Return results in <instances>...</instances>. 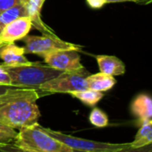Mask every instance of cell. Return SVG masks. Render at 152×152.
Returning a JSON list of instances; mask_svg holds the SVG:
<instances>
[{
	"label": "cell",
	"instance_id": "1",
	"mask_svg": "<svg viewBox=\"0 0 152 152\" xmlns=\"http://www.w3.org/2000/svg\"><path fill=\"white\" fill-rule=\"evenodd\" d=\"M39 97L34 89L8 88L0 94V123L15 130L37 124L41 115L37 105Z\"/></svg>",
	"mask_w": 152,
	"mask_h": 152
},
{
	"label": "cell",
	"instance_id": "2",
	"mask_svg": "<svg viewBox=\"0 0 152 152\" xmlns=\"http://www.w3.org/2000/svg\"><path fill=\"white\" fill-rule=\"evenodd\" d=\"M11 78V86L16 88L34 89L39 91V87L48 81L56 77L62 72L41 63H31L30 64L18 66H5Z\"/></svg>",
	"mask_w": 152,
	"mask_h": 152
},
{
	"label": "cell",
	"instance_id": "3",
	"mask_svg": "<svg viewBox=\"0 0 152 152\" xmlns=\"http://www.w3.org/2000/svg\"><path fill=\"white\" fill-rule=\"evenodd\" d=\"M13 142L31 152H70L72 150L48 134L39 123L20 129Z\"/></svg>",
	"mask_w": 152,
	"mask_h": 152
},
{
	"label": "cell",
	"instance_id": "4",
	"mask_svg": "<svg viewBox=\"0 0 152 152\" xmlns=\"http://www.w3.org/2000/svg\"><path fill=\"white\" fill-rule=\"evenodd\" d=\"M90 72L83 68L77 71L62 72L56 77L48 81L39 87V91L51 93H72L89 89L87 85V77Z\"/></svg>",
	"mask_w": 152,
	"mask_h": 152
},
{
	"label": "cell",
	"instance_id": "5",
	"mask_svg": "<svg viewBox=\"0 0 152 152\" xmlns=\"http://www.w3.org/2000/svg\"><path fill=\"white\" fill-rule=\"evenodd\" d=\"M46 132L53 138L66 145L72 150L82 152H116L131 146V143H107L74 137L58 131L45 128Z\"/></svg>",
	"mask_w": 152,
	"mask_h": 152
},
{
	"label": "cell",
	"instance_id": "6",
	"mask_svg": "<svg viewBox=\"0 0 152 152\" xmlns=\"http://www.w3.org/2000/svg\"><path fill=\"white\" fill-rule=\"evenodd\" d=\"M23 41L25 44V47H23L25 54H34L41 57H43L48 53L57 50L72 49L79 51L81 49L80 46L64 41L58 38L56 34H43L42 36L27 35L23 39Z\"/></svg>",
	"mask_w": 152,
	"mask_h": 152
},
{
	"label": "cell",
	"instance_id": "7",
	"mask_svg": "<svg viewBox=\"0 0 152 152\" xmlns=\"http://www.w3.org/2000/svg\"><path fill=\"white\" fill-rule=\"evenodd\" d=\"M43 58L46 64L61 72L77 71L84 68L81 62V56L76 50H57L47 54Z\"/></svg>",
	"mask_w": 152,
	"mask_h": 152
},
{
	"label": "cell",
	"instance_id": "8",
	"mask_svg": "<svg viewBox=\"0 0 152 152\" xmlns=\"http://www.w3.org/2000/svg\"><path fill=\"white\" fill-rule=\"evenodd\" d=\"M32 28V23L29 16L19 17L8 23L0 34V39L5 44L13 43L23 39Z\"/></svg>",
	"mask_w": 152,
	"mask_h": 152
},
{
	"label": "cell",
	"instance_id": "9",
	"mask_svg": "<svg viewBox=\"0 0 152 152\" xmlns=\"http://www.w3.org/2000/svg\"><path fill=\"white\" fill-rule=\"evenodd\" d=\"M0 58L5 66H18L30 64L31 62L25 56L24 48L13 43H7L0 48Z\"/></svg>",
	"mask_w": 152,
	"mask_h": 152
},
{
	"label": "cell",
	"instance_id": "10",
	"mask_svg": "<svg viewBox=\"0 0 152 152\" xmlns=\"http://www.w3.org/2000/svg\"><path fill=\"white\" fill-rule=\"evenodd\" d=\"M130 108L140 124L152 119V97L148 94H139L132 101Z\"/></svg>",
	"mask_w": 152,
	"mask_h": 152
},
{
	"label": "cell",
	"instance_id": "11",
	"mask_svg": "<svg viewBox=\"0 0 152 152\" xmlns=\"http://www.w3.org/2000/svg\"><path fill=\"white\" fill-rule=\"evenodd\" d=\"M45 0H29L26 4L27 7V16L31 20L32 26L38 31L47 35H54L55 32L41 20L40 13Z\"/></svg>",
	"mask_w": 152,
	"mask_h": 152
},
{
	"label": "cell",
	"instance_id": "12",
	"mask_svg": "<svg viewBox=\"0 0 152 152\" xmlns=\"http://www.w3.org/2000/svg\"><path fill=\"white\" fill-rule=\"evenodd\" d=\"M96 60L99 71L103 73L118 76L123 75L125 72V65L124 62L115 56H96Z\"/></svg>",
	"mask_w": 152,
	"mask_h": 152
},
{
	"label": "cell",
	"instance_id": "13",
	"mask_svg": "<svg viewBox=\"0 0 152 152\" xmlns=\"http://www.w3.org/2000/svg\"><path fill=\"white\" fill-rule=\"evenodd\" d=\"M86 81L89 89L101 92L111 90L116 83V80L114 76L103 73L101 72L95 74H90Z\"/></svg>",
	"mask_w": 152,
	"mask_h": 152
},
{
	"label": "cell",
	"instance_id": "14",
	"mask_svg": "<svg viewBox=\"0 0 152 152\" xmlns=\"http://www.w3.org/2000/svg\"><path fill=\"white\" fill-rule=\"evenodd\" d=\"M22 16H27L26 5L16 6L0 13V34L8 23Z\"/></svg>",
	"mask_w": 152,
	"mask_h": 152
},
{
	"label": "cell",
	"instance_id": "15",
	"mask_svg": "<svg viewBox=\"0 0 152 152\" xmlns=\"http://www.w3.org/2000/svg\"><path fill=\"white\" fill-rule=\"evenodd\" d=\"M150 142H152V119L140 124V127L138 130L133 141L131 142V146L137 148Z\"/></svg>",
	"mask_w": 152,
	"mask_h": 152
},
{
	"label": "cell",
	"instance_id": "16",
	"mask_svg": "<svg viewBox=\"0 0 152 152\" xmlns=\"http://www.w3.org/2000/svg\"><path fill=\"white\" fill-rule=\"evenodd\" d=\"M73 98L79 99L82 103L88 107H94L97 105L104 97L103 92L101 91H97L94 90L87 89L84 91H74L70 93Z\"/></svg>",
	"mask_w": 152,
	"mask_h": 152
},
{
	"label": "cell",
	"instance_id": "17",
	"mask_svg": "<svg viewBox=\"0 0 152 152\" xmlns=\"http://www.w3.org/2000/svg\"><path fill=\"white\" fill-rule=\"evenodd\" d=\"M89 119H90L91 124L98 128L107 127L109 123L107 115L99 107H94L91 110Z\"/></svg>",
	"mask_w": 152,
	"mask_h": 152
},
{
	"label": "cell",
	"instance_id": "18",
	"mask_svg": "<svg viewBox=\"0 0 152 152\" xmlns=\"http://www.w3.org/2000/svg\"><path fill=\"white\" fill-rule=\"evenodd\" d=\"M17 132L15 129L0 123V143L12 142L15 139Z\"/></svg>",
	"mask_w": 152,
	"mask_h": 152
},
{
	"label": "cell",
	"instance_id": "19",
	"mask_svg": "<svg viewBox=\"0 0 152 152\" xmlns=\"http://www.w3.org/2000/svg\"><path fill=\"white\" fill-rule=\"evenodd\" d=\"M29 0H0V13L11 7L26 5Z\"/></svg>",
	"mask_w": 152,
	"mask_h": 152
},
{
	"label": "cell",
	"instance_id": "20",
	"mask_svg": "<svg viewBox=\"0 0 152 152\" xmlns=\"http://www.w3.org/2000/svg\"><path fill=\"white\" fill-rule=\"evenodd\" d=\"M0 152H31V151L15 145L12 141L7 143H0Z\"/></svg>",
	"mask_w": 152,
	"mask_h": 152
},
{
	"label": "cell",
	"instance_id": "21",
	"mask_svg": "<svg viewBox=\"0 0 152 152\" xmlns=\"http://www.w3.org/2000/svg\"><path fill=\"white\" fill-rule=\"evenodd\" d=\"M116 152H152V142H150L147 145L141 146V147H137V148L129 146V147L120 149Z\"/></svg>",
	"mask_w": 152,
	"mask_h": 152
},
{
	"label": "cell",
	"instance_id": "22",
	"mask_svg": "<svg viewBox=\"0 0 152 152\" xmlns=\"http://www.w3.org/2000/svg\"><path fill=\"white\" fill-rule=\"evenodd\" d=\"M0 85L11 86V78L2 64H0Z\"/></svg>",
	"mask_w": 152,
	"mask_h": 152
},
{
	"label": "cell",
	"instance_id": "23",
	"mask_svg": "<svg viewBox=\"0 0 152 152\" xmlns=\"http://www.w3.org/2000/svg\"><path fill=\"white\" fill-rule=\"evenodd\" d=\"M86 1L88 6L93 9H99L107 4L106 0H86Z\"/></svg>",
	"mask_w": 152,
	"mask_h": 152
},
{
	"label": "cell",
	"instance_id": "24",
	"mask_svg": "<svg viewBox=\"0 0 152 152\" xmlns=\"http://www.w3.org/2000/svg\"><path fill=\"white\" fill-rule=\"evenodd\" d=\"M107 4H111V3H124V2H133L136 3V0H106Z\"/></svg>",
	"mask_w": 152,
	"mask_h": 152
},
{
	"label": "cell",
	"instance_id": "25",
	"mask_svg": "<svg viewBox=\"0 0 152 152\" xmlns=\"http://www.w3.org/2000/svg\"><path fill=\"white\" fill-rule=\"evenodd\" d=\"M136 3L140 4V5H148L152 3V0H136Z\"/></svg>",
	"mask_w": 152,
	"mask_h": 152
},
{
	"label": "cell",
	"instance_id": "26",
	"mask_svg": "<svg viewBox=\"0 0 152 152\" xmlns=\"http://www.w3.org/2000/svg\"><path fill=\"white\" fill-rule=\"evenodd\" d=\"M12 86H6V85H0V94H2L4 93L8 88H10Z\"/></svg>",
	"mask_w": 152,
	"mask_h": 152
},
{
	"label": "cell",
	"instance_id": "27",
	"mask_svg": "<svg viewBox=\"0 0 152 152\" xmlns=\"http://www.w3.org/2000/svg\"><path fill=\"white\" fill-rule=\"evenodd\" d=\"M3 45H5V43H4V42L2 41V39H0V48H1V47H2Z\"/></svg>",
	"mask_w": 152,
	"mask_h": 152
},
{
	"label": "cell",
	"instance_id": "28",
	"mask_svg": "<svg viewBox=\"0 0 152 152\" xmlns=\"http://www.w3.org/2000/svg\"><path fill=\"white\" fill-rule=\"evenodd\" d=\"M70 152H82V151H76V150H72V151H70Z\"/></svg>",
	"mask_w": 152,
	"mask_h": 152
}]
</instances>
